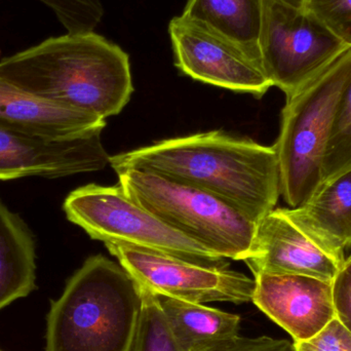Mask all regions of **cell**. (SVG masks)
Here are the masks:
<instances>
[{"instance_id":"obj_25","label":"cell","mask_w":351,"mask_h":351,"mask_svg":"<svg viewBox=\"0 0 351 351\" xmlns=\"http://www.w3.org/2000/svg\"><path fill=\"white\" fill-rule=\"evenodd\" d=\"M280 1L285 2V3L290 4V5L295 6V8H302L304 4L305 0H280Z\"/></svg>"},{"instance_id":"obj_20","label":"cell","mask_w":351,"mask_h":351,"mask_svg":"<svg viewBox=\"0 0 351 351\" xmlns=\"http://www.w3.org/2000/svg\"><path fill=\"white\" fill-rule=\"evenodd\" d=\"M49 6L68 33L93 32L103 16L102 0H39Z\"/></svg>"},{"instance_id":"obj_23","label":"cell","mask_w":351,"mask_h":351,"mask_svg":"<svg viewBox=\"0 0 351 351\" xmlns=\"http://www.w3.org/2000/svg\"><path fill=\"white\" fill-rule=\"evenodd\" d=\"M294 346L296 351H351V332L334 319L317 335Z\"/></svg>"},{"instance_id":"obj_6","label":"cell","mask_w":351,"mask_h":351,"mask_svg":"<svg viewBox=\"0 0 351 351\" xmlns=\"http://www.w3.org/2000/svg\"><path fill=\"white\" fill-rule=\"evenodd\" d=\"M63 210L70 222L105 245L165 254L202 265H229L225 258L148 212L121 185L105 187L90 184L77 188L66 197Z\"/></svg>"},{"instance_id":"obj_8","label":"cell","mask_w":351,"mask_h":351,"mask_svg":"<svg viewBox=\"0 0 351 351\" xmlns=\"http://www.w3.org/2000/svg\"><path fill=\"white\" fill-rule=\"evenodd\" d=\"M105 245L140 286L156 294L197 303L243 304L253 299L255 280L229 265H202L165 254Z\"/></svg>"},{"instance_id":"obj_27","label":"cell","mask_w":351,"mask_h":351,"mask_svg":"<svg viewBox=\"0 0 351 351\" xmlns=\"http://www.w3.org/2000/svg\"><path fill=\"white\" fill-rule=\"evenodd\" d=\"M0 351H3V350H2L1 348H0Z\"/></svg>"},{"instance_id":"obj_12","label":"cell","mask_w":351,"mask_h":351,"mask_svg":"<svg viewBox=\"0 0 351 351\" xmlns=\"http://www.w3.org/2000/svg\"><path fill=\"white\" fill-rule=\"evenodd\" d=\"M245 262L254 276L293 274L330 282L342 267L288 218L284 208H274L258 223Z\"/></svg>"},{"instance_id":"obj_2","label":"cell","mask_w":351,"mask_h":351,"mask_svg":"<svg viewBox=\"0 0 351 351\" xmlns=\"http://www.w3.org/2000/svg\"><path fill=\"white\" fill-rule=\"evenodd\" d=\"M0 77L103 119L121 113L134 92L129 55L95 31L51 37L5 58Z\"/></svg>"},{"instance_id":"obj_11","label":"cell","mask_w":351,"mask_h":351,"mask_svg":"<svg viewBox=\"0 0 351 351\" xmlns=\"http://www.w3.org/2000/svg\"><path fill=\"white\" fill-rule=\"evenodd\" d=\"M252 302L292 336L309 339L336 319L333 282L293 274L254 276Z\"/></svg>"},{"instance_id":"obj_10","label":"cell","mask_w":351,"mask_h":351,"mask_svg":"<svg viewBox=\"0 0 351 351\" xmlns=\"http://www.w3.org/2000/svg\"><path fill=\"white\" fill-rule=\"evenodd\" d=\"M102 131L70 139H49L0 128V180L49 179L103 170L109 164Z\"/></svg>"},{"instance_id":"obj_22","label":"cell","mask_w":351,"mask_h":351,"mask_svg":"<svg viewBox=\"0 0 351 351\" xmlns=\"http://www.w3.org/2000/svg\"><path fill=\"white\" fill-rule=\"evenodd\" d=\"M190 351H296L294 342L261 336L247 338L232 336L196 344Z\"/></svg>"},{"instance_id":"obj_15","label":"cell","mask_w":351,"mask_h":351,"mask_svg":"<svg viewBox=\"0 0 351 351\" xmlns=\"http://www.w3.org/2000/svg\"><path fill=\"white\" fill-rule=\"evenodd\" d=\"M36 289V243L26 223L0 199V311Z\"/></svg>"},{"instance_id":"obj_16","label":"cell","mask_w":351,"mask_h":351,"mask_svg":"<svg viewBox=\"0 0 351 351\" xmlns=\"http://www.w3.org/2000/svg\"><path fill=\"white\" fill-rule=\"evenodd\" d=\"M264 0H188L182 16L260 51Z\"/></svg>"},{"instance_id":"obj_14","label":"cell","mask_w":351,"mask_h":351,"mask_svg":"<svg viewBox=\"0 0 351 351\" xmlns=\"http://www.w3.org/2000/svg\"><path fill=\"white\" fill-rule=\"evenodd\" d=\"M284 212L317 247L346 263L351 245V171L322 184L306 202Z\"/></svg>"},{"instance_id":"obj_26","label":"cell","mask_w":351,"mask_h":351,"mask_svg":"<svg viewBox=\"0 0 351 351\" xmlns=\"http://www.w3.org/2000/svg\"><path fill=\"white\" fill-rule=\"evenodd\" d=\"M348 250H350V255H348V257L351 258V245L350 247V249H348Z\"/></svg>"},{"instance_id":"obj_9","label":"cell","mask_w":351,"mask_h":351,"mask_svg":"<svg viewBox=\"0 0 351 351\" xmlns=\"http://www.w3.org/2000/svg\"><path fill=\"white\" fill-rule=\"evenodd\" d=\"M169 32L176 66L193 80L256 98H261L274 86L259 51L182 14L171 21Z\"/></svg>"},{"instance_id":"obj_17","label":"cell","mask_w":351,"mask_h":351,"mask_svg":"<svg viewBox=\"0 0 351 351\" xmlns=\"http://www.w3.org/2000/svg\"><path fill=\"white\" fill-rule=\"evenodd\" d=\"M176 340L185 351L208 340L239 335L241 317L220 309L156 294Z\"/></svg>"},{"instance_id":"obj_5","label":"cell","mask_w":351,"mask_h":351,"mask_svg":"<svg viewBox=\"0 0 351 351\" xmlns=\"http://www.w3.org/2000/svg\"><path fill=\"white\" fill-rule=\"evenodd\" d=\"M123 191L160 221L225 259L245 261L258 223L221 198L147 171L117 173Z\"/></svg>"},{"instance_id":"obj_18","label":"cell","mask_w":351,"mask_h":351,"mask_svg":"<svg viewBox=\"0 0 351 351\" xmlns=\"http://www.w3.org/2000/svg\"><path fill=\"white\" fill-rule=\"evenodd\" d=\"M351 171V80L336 107L326 145L322 184Z\"/></svg>"},{"instance_id":"obj_19","label":"cell","mask_w":351,"mask_h":351,"mask_svg":"<svg viewBox=\"0 0 351 351\" xmlns=\"http://www.w3.org/2000/svg\"><path fill=\"white\" fill-rule=\"evenodd\" d=\"M142 289V306L133 351H185L181 348L154 292Z\"/></svg>"},{"instance_id":"obj_21","label":"cell","mask_w":351,"mask_h":351,"mask_svg":"<svg viewBox=\"0 0 351 351\" xmlns=\"http://www.w3.org/2000/svg\"><path fill=\"white\" fill-rule=\"evenodd\" d=\"M302 8L346 47H351V0H305Z\"/></svg>"},{"instance_id":"obj_4","label":"cell","mask_w":351,"mask_h":351,"mask_svg":"<svg viewBox=\"0 0 351 351\" xmlns=\"http://www.w3.org/2000/svg\"><path fill=\"white\" fill-rule=\"evenodd\" d=\"M351 80V47L287 98L274 144L280 194L290 208L306 202L322 185L324 154L336 107Z\"/></svg>"},{"instance_id":"obj_24","label":"cell","mask_w":351,"mask_h":351,"mask_svg":"<svg viewBox=\"0 0 351 351\" xmlns=\"http://www.w3.org/2000/svg\"><path fill=\"white\" fill-rule=\"evenodd\" d=\"M333 302L336 319L351 332V258L346 257V263L333 280Z\"/></svg>"},{"instance_id":"obj_1","label":"cell","mask_w":351,"mask_h":351,"mask_svg":"<svg viewBox=\"0 0 351 351\" xmlns=\"http://www.w3.org/2000/svg\"><path fill=\"white\" fill-rule=\"evenodd\" d=\"M117 173L147 171L204 190L259 223L280 195L274 146L208 132L111 156Z\"/></svg>"},{"instance_id":"obj_7","label":"cell","mask_w":351,"mask_h":351,"mask_svg":"<svg viewBox=\"0 0 351 351\" xmlns=\"http://www.w3.org/2000/svg\"><path fill=\"white\" fill-rule=\"evenodd\" d=\"M259 45L268 78L287 98L348 47L304 8L280 0H264Z\"/></svg>"},{"instance_id":"obj_3","label":"cell","mask_w":351,"mask_h":351,"mask_svg":"<svg viewBox=\"0 0 351 351\" xmlns=\"http://www.w3.org/2000/svg\"><path fill=\"white\" fill-rule=\"evenodd\" d=\"M142 289L119 263L88 258L51 301L45 351H133Z\"/></svg>"},{"instance_id":"obj_13","label":"cell","mask_w":351,"mask_h":351,"mask_svg":"<svg viewBox=\"0 0 351 351\" xmlns=\"http://www.w3.org/2000/svg\"><path fill=\"white\" fill-rule=\"evenodd\" d=\"M98 115L39 98L0 77V128L49 139L103 131Z\"/></svg>"}]
</instances>
